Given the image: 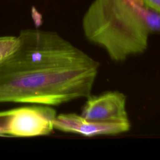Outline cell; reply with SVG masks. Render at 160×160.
Wrapping results in <instances>:
<instances>
[{
	"mask_svg": "<svg viewBox=\"0 0 160 160\" xmlns=\"http://www.w3.org/2000/svg\"><path fill=\"white\" fill-rule=\"evenodd\" d=\"M21 44L0 62V103L58 106L88 98L99 63L56 32L24 29Z\"/></svg>",
	"mask_w": 160,
	"mask_h": 160,
	"instance_id": "cell-1",
	"label": "cell"
},
{
	"mask_svg": "<svg viewBox=\"0 0 160 160\" xmlns=\"http://www.w3.org/2000/svg\"><path fill=\"white\" fill-rule=\"evenodd\" d=\"M82 27L89 41L121 62L146 50L149 34L160 32V14L142 0H94Z\"/></svg>",
	"mask_w": 160,
	"mask_h": 160,
	"instance_id": "cell-2",
	"label": "cell"
},
{
	"mask_svg": "<svg viewBox=\"0 0 160 160\" xmlns=\"http://www.w3.org/2000/svg\"><path fill=\"white\" fill-rule=\"evenodd\" d=\"M56 116L50 106L40 104L0 111V135L23 138L48 135L54 129Z\"/></svg>",
	"mask_w": 160,
	"mask_h": 160,
	"instance_id": "cell-3",
	"label": "cell"
},
{
	"mask_svg": "<svg viewBox=\"0 0 160 160\" xmlns=\"http://www.w3.org/2000/svg\"><path fill=\"white\" fill-rule=\"evenodd\" d=\"M81 115L91 121H129L126 111V96L118 91H108L98 96H89Z\"/></svg>",
	"mask_w": 160,
	"mask_h": 160,
	"instance_id": "cell-4",
	"label": "cell"
},
{
	"mask_svg": "<svg viewBox=\"0 0 160 160\" xmlns=\"http://www.w3.org/2000/svg\"><path fill=\"white\" fill-rule=\"evenodd\" d=\"M54 129L84 136H113L128 131L129 121L123 122L91 121L75 113L57 115L53 121Z\"/></svg>",
	"mask_w": 160,
	"mask_h": 160,
	"instance_id": "cell-5",
	"label": "cell"
},
{
	"mask_svg": "<svg viewBox=\"0 0 160 160\" xmlns=\"http://www.w3.org/2000/svg\"><path fill=\"white\" fill-rule=\"evenodd\" d=\"M19 36H0V62L14 54L20 46Z\"/></svg>",
	"mask_w": 160,
	"mask_h": 160,
	"instance_id": "cell-6",
	"label": "cell"
},
{
	"mask_svg": "<svg viewBox=\"0 0 160 160\" xmlns=\"http://www.w3.org/2000/svg\"><path fill=\"white\" fill-rule=\"evenodd\" d=\"M150 8L160 14V0H142Z\"/></svg>",
	"mask_w": 160,
	"mask_h": 160,
	"instance_id": "cell-7",
	"label": "cell"
}]
</instances>
